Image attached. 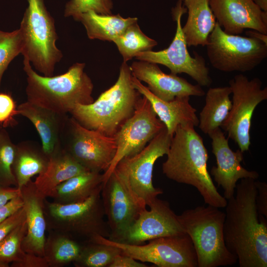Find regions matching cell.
I'll return each mask as SVG.
<instances>
[{
	"mask_svg": "<svg viewBox=\"0 0 267 267\" xmlns=\"http://www.w3.org/2000/svg\"><path fill=\"white\" fill-rule=\"evenodd\" d=\"M255 180L240 179L225 207L224 242L240 267H267V221L257 209Z\"/></svg>",
	"mask_w": 267,
	"mask_h": 267,
	"instance_id": "6da1fadb",
	"label": "cell"
},
{
	"mask_svg": "<svg viewBox=\"0 0 267 267\" xmlns=\"http://www.w3.org/2000/svg\"><path fill=\"white\" fill-rule=\"evenodd\" d=\"M194 127L190 124L178 126L162 164V172L170 179L195 187L205 204L225 208L227 200L214 184L207 169V150Z\"/></svg>",
	"mask_w": 267,
	"mask_h": 267,
	"instance_id": "7a4b0ae2",
	"label": "cell"
},
{
	"mask_svg": "<svg viewBox=\"0 0 267 267\" xmlns=\"http://www.w3.org/2000/svg\"><path fill=\"white\" fill-rule=\"evenodd\" d=\"M23 65L27 101L62 115L70 113L77 104L94 101L93 85L84 71V63H76L65 73L51 77L38 74L27 60H23Z\"/></svg>",
	"mask_w": 267,
	"mask_h": 267,
	"instance_id": "3957f363",
	"label": "cell"
},
{
	"mask_svg": "<svg viewBox=\"0 0 267 267\" xmlns=\"http://www.w3.org/2000/svg\"><path fill=\"white\" fill-rule=\"evenodd\" d=\"M130 66L123 62L116 83L97 99L87 105L77 104L70 112L87 129L113 136L134 114L141 94L134 87Z\"/></svg>",
	"mask_w": 267,
	"mask_h": 267,
	"instance_id": "277c9868",
	"label": "cell"
},
{
	"mask_svg": "<svg viewBox=\"0 0 267 267\" xmlns=\"http://www.w3.org/2000/svg\"><path fill=\"white\" fill-rule=\"evenodd\" d=\"M225 216L224 212L210 205L187 209L178 215L180 224L193 243L198 267L228 266L237 262L224 242Z\"/></svg>",
	"mask_w": 267,
	"mask_h": 267,
	"instance_id": "5b68a950",
	"label": "cell"
},
{
	"mask_svg": "<svg viewBox=\"0 0 267 267\" xmlns=\"http://www.w3.org/2000/svg\"><path fill=\"white\" fill-rule=\"evenodd\" d=\"M20 23L23 40L21 54L24 60L31 63L39 73L46 77L53 76L55 66L63 55L56 45L58 39L53 18L43 0H27Z\"/></svg>",
	"mask_w": 267,
	"mask_h": 267,
	"instance_id": "8992f818",
	"label": "cell"
},
{
	"mask_svg": "<svg viewBox=\"0 0 267 267\" xmlns=\"http://www.w3.org/2000/svg\"><path fill=\"white\" fill-rule=\"evenodd\" d=\"M101 188L84 202L61 204L44 201L46 230L65 234L82 243L96 235L108 238L110 230L101 198Z\"/></svg>",
	"mask_w": 267,
	"mask_h": 267,
	"instance_id": "52a82bcc",
	"label": "cell"
},
{
	"mask_svg": "<svg viewBox=\"0 0 267 267\" xmlns=\"http://www.w3.org/2000/svg\"><path fill=\"white\" fill-rule=\"evenodd\" d=\"M212 67L224 72L253 70L267 56V44L250 37L226 33L217 22L206 45Z\"/></svg>",
	"mask_w": 267,
	"mask_h": 267,
	"instance_id": "ba28073f",
	"label": "cell"
},
{
	"mask_svg": "<svg viewBox=\"0 0 267 267\" xmlns=\"http://www.w3.org/2000/svg\"><path fill=\"white\" fill-rule=\"evenodd\" d=\"M172 137L165 127L140 152L123 158L114 169L133 196L145 206L163 193L153 184V171L157 159L168 154Z\"/></svg>",
	"mask_w": 267,
	"mask_h": 267,
	"instance_id": "9c48e42d",
	"label": "cell"
},
{
	"mask_svg": "<svg viewBox=\"0 0 267 267\" xmlns=\"http://www.w3.org/2000/svg\"><path fill=\"white\" fill-rule=\"evenodd\" d=\"M90 241L112 245L122 254L159 267H198L194 247L186 233L154 239L144 245L120 243L99 235Z\"/></svg>",
	"mask_w": 267,
	"mask_h": 267,
	"instance_id": "30bf717a",
	"label": "cell"
},
{
	"mask_svg": "<svg viewBox=\"0 0 267 267\" xmlns=\"http://www.w3.org/2000/svg\"><path fill=\"white\" fill-rule=\"evenodd\" d=\"M232 94L231 108L221 128L226 132L228 138L233 140L244 152L251 144V120L257 106L267 99V87L262 88L259 78L249 80L240 74L229 81Z\"/></svg>",
	"mask_w": 267,
	"mask_h": 267,
	"instance_id": "8fae6325",
	"label": "cell"
},
{
	"mask_svg": "<svg viewBox=\"0 0 267 267\" xmlns=\"http://www.w3.org/2000/svg\"><path fill=\"white\" fill-rule=\"evenodd\" d=\"M186 12V8L182 5V0H178L176 7L172 9L176 31L168 48L157 51H143L137 54L135 58L138 60L165 66L173 74H186L201 87H209L212 79L204 57L195 52L192 57L187 50L181 26L182 16Z\"/></svg>",
	"mask_w": 267,
	"mask_h": 267,
	"instance_id": "7c38bea8",
	"label": "cell"
},
{
	"mask_svg": "<svg viewBox=\"0 0 267 267\" xmlns=\"http://www.w3.org/2000/svg\"><path fill=\"white\" fill-rule=\"evenodd\" d=\"M63 131L68 139L66 146L61 145L77 162L89 171L107 170L117 150L114 136L87 129L72 117L67 118Z\"/></svg>",
	"mask_w": 267,
	"mask_h": 267,
	"instance_id": "4fadbf2b",
	"label": "cell"
},
{
	"mask_svg": "<svg viewBox=\"0 0 267 267\" xmlns=\"http://www.w3.org/2000/svg\"><path fill=\"white\" fill-rule=\"evenodd\" d=\"M165 128L148 100L142 95L133 115L121 126L114 135L117 150L109 167L103 173V182L108 179L121 160L140 152Z\"/></svg>",
	"mask_w": 267,
	"mask_h": 267,
	"instance_id": "5bb4252c",
	"label": "cell"
},
{
	"mask_svg": "<svg viewBox=\"0 0 267 267\" xmlns=\"http://www.w3.org/2000/svg\"><path fill=\"white\" fill-rule=\"evenodd\" d=\"M148 207L149 210L142 211L129 227L111 240L140 245L154 239L185 233L168 202L156 198Z\"/></svg>",
	"mask_w": 267,
	"mask_h": 267,
	"instance_id": "9a60e30c",
	"label": "cell"
},
{
	"mask_svg": "<svg viewBox=\"0 0 267 267\" xmlns=\"http://www.w3.org/2000/svg\"><path fill=\"white\" fill-rule=\"evenodd\" d=\"M103 210L112 240L129 227L146 209L133 196L114 170L103 182L101 192Z\"/></svg>",
	"mask_w": 267,
	"mask_h": 267,
	"instance_id": "2e32d148",
	"label": "cell"
},
{
	"mask_svg": "<svg viewBox=\"0 0 267 267\" xmlns=\"http://www.w3.org/2000/svg\"><path fill=\"white\" fill-rule=\"evenodd\" d=\"M212 139V152L216 159L217 165L213 166L210 174L218 186L223 189V197L228 200L235 194L237 182L243 178L257 179L259 173L249 171L241 165L243 152L239 149L233 151L229 147L228 138H226L221 128L209 135Z\"/></svg>",
	"mask_w": 267,
	"mask_h": 267,
	"instance_id": "e0dca14e",
	"label": "cell"
},
{
	"mask_svg": "<svg viewBox=\"0 0 267 267\" xmlns=\"http://www.w3.org/2000/svg\"><path fill=\"white\" fill-rule=\"evenodd\" d=\"M209 4L226 33L239 35L249 29L267 35V12L253 0H209Z\"/></svg>",
	"mask_w": 267,
	"mask_h": 267,
	"instance_id": "ac0fdd59",
	"label": "cell"
},
{
	"mask_svg": "<svg viewBox=\"0 0 267 267\" xmlns=\"http://www.w3.org/2000/svg\"><path fill=\"white\" fill-rule=\"evenodd\" d=\"M132 75L146 83L156 97L170 101L177 97L203 96L205 92L199 85H193L177 75L163 72L158 64L145 61L133 62L130 66Z\"/></svg>",
	"mask_w": 267,
	"mask_h": 267,
	"instance_id": "d6986e66",
	"label": "cell"
},
{
	"mask_svg": "<svg viewBox=\"0 0 267 267\" xmlns=\"http://www.w3.org/2000/svg\"><path fill=\"white\" fill-rule=\"evenodd\" d=\"M20 190L27 227L26 235L22 242V249L25 253L44 257L46 230L44 211L45 198L40 194L32 180L22 186Z\"/></svg>",
	"mask_w": 267,
	"mask_h": 267,
	"instance_id": "ffe728a7",
	"label": "cell"
},
{
	"mask_svg": "<svg viewBox=\"0 0 267 267\" xmlns=\"http://www.w3.org/2000/svg\"><path fill=\"white\" fill-rule=\"evenodd\" d=\"M132 82L136 89L148 100L170 135L173 136L179 125L190 124L194 127L198 126L197 110L190 103V96L177 97L172 100L164 101L155 96L133 75Z\"/></svg>",
	"mask_w": 267,
	"mask_h": 267,
	"instance_id": "44dd1931",
	"label": "cell"
},
{
	"mask_svg": "<svg viewBox=\"0 0 267 267\" xmlns=\"http://www.w3.org/2000/svg\"><path fill=\"white\" fill-rule=\"evenodd\" d=\"M18 115L28 119L35 126L42 141V148L49 157L61 145L67 115L57 113L28 101L17 107Z\"/></svg>",
	"mask_w": 267,
	"mask_h": 267,
	"instance_id": "7402d4cb",
	"label": "cell"
},
{
	"mask_svg": "<svg viewBox=\"0 0 267 267\" xmlns=\"http://www.w3.org/2000/svg\"><path fill=\"white\" fill-rule=\"evenodd\" d=\"M87 171H89L77 162L61 143L49 157L45 171L38 175L34 183L40 194L46 198L58 185Z\"/></svg>",
	"mask_w": 267,
	"mask_h": 267,
	"instance_id": "603a6c76",
	"label": "cell"
},
{
	"mask_svg": "<svg viewBox=\"0 0 267 267\" xmlns=\"http://www.w3.org/2000/svg\"><path fill=\"white\" fill-rule=\"evenodd\" d=\"M188 13L182 30L187 46H206L217 21L209 0H184Z\"/></svg>",
	"mask_w": 267,
	"mask_h": 267,
	"instance_id": "cb8c5ba5",
	"label": "cell"
},
{
	"mask_svg": "<svg viewBox=\"0 0 267 267\" xmlns=\"http://www.w3.org/2000/svg\"><path fill=\"white\" fill-rule=\"evenodd\" d=\"M103 182V174L87 171L58 185L49 197L52 202L61 204L82 202L101 188Z\"/></svg>",
	"mask_w": 267,
	"mask_h": 267,
	"instance_id": "d4e9b609",
	"label": "cell"
},
{
	"mask_svg": "<svg viewBox=\"0 0 267 267\" xmlns=\"http://www.w3.org/2000/svg\"><path fill=\"white\" fill-rule=\"evenodd\" d=\"M49 157L42 147L30 141L16 145L12 170L17 187L19 189L26 184L35 175L43 173L48 166Z\"/></svg>",
	"mask_w": 267,
	"mask_h": 267,
	"instance_id": "484cf974",
	"label": "cell"
},
{
	"mask_svg": "<svg viewBox=\"0 0 267 267\" xmlns=\"http://www.w3.org/2000/svg\"><path fill=\"white\" fill-rule=\"evenodd\" d=\"M77 21L84 26L89 39L113 42L130 25L137 22V18H125L120 14L104 15L89 11L82 14Z\"/></svg>",
	"mask_w": 267,
	"mask_h": 267,
	"instance_id": "4316f807",
	"label": "cell"
},
{
	"mask_svg": "<svg viewBox=\"0 0 267 267\" xmlns=\"http://www.w3.org/2000/svg\"><path fill=\"white\" fill-rule=\"evenodd\" d=\"M229 86L210 88L205 94V104L199 113L198 127L209 135L221 126L227 117L232 105Z\"/></svg>",
	"mask_w": 267,
	"mask_h": 267,
	"instance_id": "83f0119b",
	"label": "cell"
},
{
	"mask_svg": "<svg viewBox=\"0 0 267 267\" xmlns=\"http://www.w3.org/2000/svg\"><path fill=\"white\" fill-rule=\"evenodd\" d=\"M48 232L44 257L49 267H63L73 263L80 255L83 243L61 233Z\"/></svg>",
	"mask_w": 267,
	"mask_h": 267,
	"instance_id": "f1b7e54d",
	"label": "cell"
},
{
	"mask_svg": "<svg viewBox=\"0 0 267 267\" xmlns=\"http://www.w3.org/2000/svg\"><path fill=\"white\" fill-rule=\"evenodd\" d=\"M113 43L122 56L123 62H125L140 52L151 50L158 44L155 40L143 33L137 22L130 25Z\"/></svg>",
	"mask_w": 267,
	"mask_h": 267,
	"instance_id": "f546056e",
	"label": "cell"
},
{
	"mask_svg": "<svg viewBox=\"0 0 267 267\" xmlns=\"http://www.w3.org/2000/svg\"><path fill=\"white\" fill-rule=\"evenodd\" d=\"M120 253L119 249L112 245L86 242L83 243L80 255L73 263L76 267H108Z\"/></svg>",
	"mask_w": 267,
	"mask_h": 267,
	"instance_id": "4dcf8cb0",
	"label": "cell"
},
{
	"mask_svg": "<svg viewBox=\"0 0 267 267\" xmlns=\"http://www.w3.org/2000/svg\"><path fill=\"white\" fill-rule=\"evenodd\" d=\"M16 145L11 140L8 132L0 129V185L17 187V182L12 170Z\"/></svg>",
	"mask_w": 267,
	"mask_h": 267,
	"instance_id": "1f68e13d",
	"label": "cell"
},
{
	"mask_svg": "<svg viewBox=\"0 0 267 267\" xmlns=\"http://www.w3.org/2000/svg\"><path fill=\"white\" fill-rule=\"evenodd\" d=\"M23 49V40L19 29L11 32L0 30V87L3 74L11 61Z\"/></svg>",
	"mask_w": 267,
	"mask_h": 267,
	"instance_id": "d6a6232c",
	"label": "cell"
},
{
	"mask_svg": "<svg viewBox=\"0 0 267 267\" xmlns=\"http://www.w3.org/2000/svg\"><path fill=\"white\" fill-rule=\"evenodd\" d=\"M26 220L0 241V261L7 263L19 260L25 254L22 242L27 232Z\"/></svg>",
	"mask_w": 267,
	"mask_h": 267,
	"instance_id": "836d02e7",
	"label": "cell"
},
{
	"mask_svg": "<svg viewBox=\"0 0 267 267\" xmlns=\"http://www.w3.org/2000/svg\"><path fill=\"white\" fill-rule=\"evenodd\" d=\"M112 7L111 0H70L66 4L64 16H72L77 21L82 14L89 11L110 15Z\"/></svg>",
	"mask_w": 267,
	"mask_h": 267,
	"instance_id": "e575fe53",
	"label": "cell"
},
{
	"mask_svg": "<svg viewBox=\"0 0 267 267\" xmlns=\"http://www.w3.org/2000/svg\"><path fill=\"white\" fill-rule=\"evenodd\" d=\"M18 115L16 103L10 94L0 93V125L1 128L14 126V117Z\"/></svg>",
	"mask_w": 267,
	"mask_h": 267,
	"instance_id": "d590c367",
	"label": "cell"
},
{
	"mask_svg": "<svg viewBox=\"0 0 267 267\" xmlns=\"http://www.w3.org/2000/svg\"><path fill=\"white\" fill-rule=\"evenodd\" d=\"M26 220L23 206L0 222V241Z\"/></svg>",
	"mask_w": 267,
	"mask_h": 267,
	"instance_id": "8d00e7d4",
	"label": "cell"
},
{
	"mask_svg": "<svg viewBox=\"0 0 267 267\" xmlns=\"http://www.w3.org/2000/svg\"><path fill=\"white\" fill-rule=\"evenodd\" d=\"M11 267H49L48 264L43 256L25 253L18 261L12 262Z\"/></svg>",
	"mask_w": 267,
	"mask_h": 267,
	"instance_id": "74e56055",
	"label": "cell"
},
{
	"mask_svg": "<svg viewBox=\"0 0 267 267\" xmlns=\"http://www.w3.org/2000/svg\"><path fill=\"white\" fill-rule=\"evenodd\" d=\"M257 189L256 205L259 215L267 218V183L265 181L255 180Z\"/></svg>",
	"mask_w": 267,
	"mask_h": 267,
	"instance_id": "f35d334b",
	"label": "cell"
},
{
	"mask_svg": "<svg viewBox=\"0 0 267 267\" xmlns=\"http://www.w3.org/2000/svg\"><path fill=\"white\" fill-rule=\"evenodd\" d=\"M145 264L121 253L117 255L108 267H147Z\"/></svg>",
	"mask_w": 267,
	"mask_h": 267,
	"instance_id": "ab89813d",
	"label": "cell"
},
{
	"mask_svg": "<svg viewBox=\"0 0 267 267\" xmlns=\"http://www.w3.org/2000/svg\"><path fill=\"white\" fill-rule=\"evenodd\" d=\"M23 202L20 196L15 197L0 207V222L22 207Z\"/></svg>",
	"mask_w": 267,
	"mask_h": 267,
	"instance_id": "60d3db41",
	"label": "cell"
},
{
	"mask_svg": "<svg viewBox=\"0 0 267 267\" xmlns=\"http://www.w3.org/2000/svg\"><path fill=\"white\" fill-rule=\"evenodd\" d=\"M20 195V190L17 187H6L0 185V207Z\"/></svg>",
	"mask_w": 267,
	"mask_h": 267,
	"instance_id": "b9f144b4",
	"label": "cell"
},
{
	"mask_svg": "<svg viewBox=\"0 0 267 267\" xmlns=\"http://www.w3.org/2000/svg\"><path fill=\"white\" fill-rule=\"evenodd\" d=\"M246 34L248 37L258 39L267 44V35L253 30H247Z\"/></svg>",
	"mask_w": 267,
	"mask_h": 267,
	"instance_id": "7bdbcfd3",
	"label": "cell"
},
{
	"mask_svg": "<svg viewBox=\"0 0 267 267\" xmlns=\"http://www.w3.org/2000/svg\"><path fill=\"white\" fill-rule=\"evenodd\" d=\"M264 11L267 12V0H253Z\"/></svg>",
	"mask_w": 267,
	"mask_h": 267,
	"instance_id": "ee69618b",
	"label": "cell"
},
{
	"mask_svg": "<svg viewBox=\"0 0 267 267\" xmlns=\"http://www.w3.org/2000/svg\"><path fill=\"white\" fill-rule=\"evenodd\" d=\"M10 267L9 264L0 261V267Z\"/></svg>",
	"mask_w": 267,
	"mask_h": 267,
	"instance_id": "f6af8a7d",
	"label": "cell"
}]
</instances>
